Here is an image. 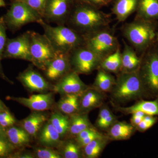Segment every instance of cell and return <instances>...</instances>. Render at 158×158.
Here are the masks:
<instances>
[{
  "mask_svg": "<svg viewBox=\"0 0 158 158\" xmlns=\"http://www.w3.org/2000/svg\"><path fill=\"white\" fill-rule=\"evenodd\" d=\"M15 120L14 117L0 122V126L2 127L6 128L11 127L15 123Z\"/></svg>",
  "mask_w": 158,
  "mask_h": 158,
  "instance_id": "42",
  "label": "cell"
},
{
  "mask_svg": "<svg viewBox=\"0 0 158 158\" xmlns=\"http://www.w3.org/2000/svg\"><path fill=\"white\" fill-rule=\"evenodd\" d=\"M13 117L11 113L8 110H6L5 111L0 113V122L5 121L9 118H12Z\"/></svg>",
  "mask_w": 158,
  "mask_h": 158,
  "instance_id": "43",
  "label": "cell"
},
{
  "mask_svg": "<svg viewBox=\"0 0 158 158\" xmlns=\"http://www.w3.org/2000/svg\"><path fill=\"white\" fill-rule=\"evenodd\" d=\"M97 131H98V130L94 127L88 128L82 131L81 133H79L78 135H77L75 138L74 140L76 141L77 142H78L79 141H81L83 139L87 138V137L90 135L92 133L95 132Z\"/></svg>",
  "mask_w": 158,
  "mask_h": 158,
  "instance_id": "39",
  "label": "cell"
},
{
  "mask_svg": "<svg viewBox=\"0 0 158 158\" xmlns=\"http://www.w3.org/2000/svg\"><path fill=\"white\" fill-rule=\"evenodd\" d=\"M158 118L157 116L145 115L143 120L136 127V130L140 132H144L156 123Z\"/></svg>",
  "mask_w": 158,
  "mask_h": 158,
  "instance_id": "33",
  "label": "cell"
},
{
  "mask_svg": "<svg viewBox=\"0 0 158 158\" xmlns=\"http://www.w3.org/2000/svg\"><path fill=\"white\" fill-rule=\"evenodd\" d=\"M60 154L65 158H80L83 156L82 148L75 140L65 141L62 144V153Z\"/></svg>",
  "mask_w": 158,
  "mask_h": 158,
  "instance_id": "31",
  "label": "cell"
},
{
  "mask_svg": "<svg viewBox=\"0 0 158 158\" xmlns=\"http://www.w3.org/2000/svg\"><path fill=\"white\" fill-rule=\"evenodd\" d=\"M102 60L84 45L77 48L70 53L71 69L79 74L91 73L100 68Z\"/></svg>",
  "mask_w": 158,
  "mask_h": 158,
  "instance_id": "9",
  "label": "cell"
},
{
  "mask_svg": "<svg viewBox=\"0 0 158 158\" xmlns=\"http://www.w3.org/2000/svg\"><path fill=\"white\" fill-rule=\"evenodd\" d=\"M145 114L141 112H136L132 114L131 118V123L136 128L142 120Z\"/></svg>",
  "mask_w": 158,
  "mask_h": 158,
  "instance_id": "40",
  "label": "cell"
},
{
  "mask_svg": "<svg viewBox=\"0 0 158 158\" xmlns=\"http://www.w3.org/2000/svg\"><path fill=\"white\" fill-rule=\"evenodd\" d=\"M98 69L92 87L102 93L111 92L115 85L116 79L110 73Z\"/></svg>",
  "mask_w": 158,
  "mask_h": 158,
  "instance_id": "26",
  "label": "cell"
},
{
  "mask_svg": "<svg viewBox=\"0 0 158 158\" xmlns=\"http://www.w3.org/2000/svg\"><path fill=\"white\" fill-rule=\"evenodd\" d=\"M0 156H2V155H1V154H0Z\"/></svg>",
  "mask_w": 158,
  "mask_h": 158,
  "instance_id": "48",
  "label": "cell"
},
{
  "mask_svg": "<svg viewBox=\"0 0 158 158\" xmlns=\"http://www.w3.org/2000/svg\"><path fill=\"white\" fill-rule=\"evenodd\" d=\"M67 21L69 27L85 35L106 28L110 17L98 8L81 3L72 9Z\"/></svg>",
  "mask_w": 158,
  "mask_h": 158,
  "instance_id": "1",
  "label": "cell"
},
{
  "mask_svg": "<svg viewBox=\"0 0 158 158\" xmlns=\"http://www.w3.org/2000/svg\"><path fill=\"white\" fill-rule=\"evenodd\" d=\"M3 57L23 59L31 62L30 31L12 39H7Z\"/></svg>",
  "mask_w": 158,
  "mask_h": 158,
  "instance_id": "10",
  "label": "cell"
},
{
  "mask_svg": "<svg viewBox=\"0 0 158 158\" xmlns=\"http://www.w3.org/2000/svg\"><path fill=\"white\" fill-rule=\"evenodd\" d=\"M6 110H6V108L4 106V104L0 101V113Z\"/></svg>",
  "mask_w": 158,
  "mask_h": 158,
  "instance_id": "45",
  "label": "cell"
},
{
  "mask_svg": "<svg viewBox=\"0 0 158 158\" xmlns=\"http://www.w3.org/2000/svg\"><path fill=\"white\" fill-rule=\"evenodd\" d=\"M48 1V0H22L32 9L37 11L42 17Z\"/></svg>",
  "mask_w": 158,
  "mask_h": 158,
  "instance_id": "35",
  "label": "cell"
},
{
  "mask_svg": "<svg viewBox=\"0 0 158 158\" xmlns=\"http://www.w3.org/2000/svg\"><path fill=\"white\" fill-rule=\"evenodd\" d=\"M106 136L104 135H103L101 133L99 132L98 131H97L95 132L92 133L90 135L87 137V138L83 139L81 141H79L78 142H77V144H78L80 147L81 148H82L85 146V145H87L88 143H90L91 141L96 139L97 138H102V137H104Z\"/></svg>",
  "mask_w": 158,
  "mask_h": 158,
  "instance_id": "37",
  "label": "cell"
},
{
  "mask_svg": "<svg viewBox=\"0 0 158 158\" xmlns=\"http://www.w3.org/2000/svg\"><path fill=\"white\" fill-rule=\"evenodd\" d=\"M137 18L155 21L158 20V0H139Z\"/></svg>",
  "mask_w": 158,
  "mask_h": 158,
  "instance_id": "23",
  "label": "cell"
},
{
  "mask_svg": "<svg viewBox=\"0 0 158 158\" xmlns=\"http://www.w3.org/2000/svg\"><path fill=\"white\" fill-rule=\"evenodd\" d=\"M101 108L99 110L98 116L95 123V125L98 128L100 126L102 123L108 116H110L113 113L110 108L107 106H101Z\"/></svg>",
  "mask_w": 158,
  "mask_h": 158,
  "instance_id": "36",
  "label": "cell"
},
{
  "mask_svg": "<svg viewBox=\"0 0 158 158\" xmlns=\"http://www.w3.org/2000/svg\"><path fill=\"white\" fill-rule=\"evenodd\" d=\"M104 99V93L90 86L80 96L79 113H88L102 106Z\"/></svg>",
  "mask_w": 158,
  "mask_h": 158,
  "instance_id": "16",
  "label": "cell"
},
{
  "mask_svg": "<svg viewBox=\"0 0 158 158\" xmlns=\"http://www.w3.org/2000/svg\"><path fill=\"white\" fill-rule=\"evenodd\" d=\"M6 134L9 141L15 146L28 145L31 141V136L23 128L11 127L6 131Z\"/></svg>",
  "mask_w": 158,
  "mask_h": 158,
  "instance_id": "29",
  "label": "cell"
},
{
  "mask_svg": "<svg viewBox=\"0 0 158 158\" xmlns=\"http://www.w3.org/2000/svg\"><path fill=\"white\" fill-rule=\"evenodd\" d=\"M81 94L62 95L57 103L60 112L68 116L79 113L80 98Z\"/></svg>",
  "mask_w": 158,
  "mask_h": 158,
  "instance_id": "25",
  "label": "cell"
},
{
  "mask_svg": "<svg viewBox=\"0 0 158 158\" xmlns=\"http://www.w3.org/2000/svg\"><path fill=\"white\" fill-rule=\"evenodd\" d=\"M35 156L38 158H62L60 153L52 149V148H37L34 149Z\"/></svg>",
  "mask_w": 158,
  "mask_h": 158,
  "instance_id": "32",
  "label": "cell"
},
{
  "mask_svg": "<svg viewBox=\"0 0 158 158\" xmlns=\"http://www.w3.org/2000/svg\"><path fill=\"white\" fill-rule=\"evenodd\" d=\"M39 24L57 53H69L84 44L85 39L83 34L69 27L64 25L52 27L44 20Z\"/></svg>",
  "mask_w": 158,
  "mask_h": 158,
  "instance_id": "2",
  "label": "cell"
},
{
  "mask_svg": "<svg viewBox=\"0 0 158 158\" xmlns=\"http://www.w3.org/2000/svg\"><path fill=\"white\" fill-rule=\"evenodd\" d=\"M121 65V53L118 48L113 53L102 59L100 68L110 73H117L120 72Z\"/></svg>",
  "mask_w": 158,
  "mask_h": 158,
  "instance_id": "28",
  "label": "cell"
},
{
  "mask_svg": "<svg viewBox=\"0 0 158 158\" xmlns=\"http://www.w3.org/2000/svg\"><path fill=\"white\" fill-rule=\"evenodd\" d=\"M19 1H22V0H19Z\"/></svg>",
  "mask_w": 158,
  "mask_h": 158,
  "instance_id": "49",
  "label": "cell"
},
{
  "mask_svg": "<svg viewBox=\"0 0 158 158\" xmlns=\"http://www.w3.org/2000/svg\"><path fill=\"white\" fill-rule=\"evenodd\" d=\"M7 27L4 20V16L0 18V70L1 69V62L3 58L4 50L7 41L6 35Z\"/></svg>",
  "mask_w": 158,
  "mask_h": 158,
  "instance_id": "34",
  "label": "cell"
},
{
  "mask_svg": "<svg viewBox=\"0 0 158 158\" xmlns=\"http://www.w3.org/2000/svg\"><path fill=\"white\" fill-rule=\"evenodd\" d=\"M9 98L36 112H43L50 110L54 102L52 92L34 94L29 98L10 97Z\"/></svg>",
  "mask_w": 158,
  "mask_h": 158,
  "instance_id": "15",
  "label": "cell"
},
{
  "mask_svg": "<svg viewBox=\"0 0 158 158\" xmlns=\"http://www.w3.org/2000/svg\"><path fill=\"white\" fill-rule=\"evenodd\" d=\"M30 34L31 62L44 70L57 53L44 34L41 35L35 31H30Z\"/></svg>",
  "mask_w": 158,
  "mask_h": 158,
  "instance_id": "7",
  "label": "cell"
},
{
  "mask_svg": "<svg viewBox=\"0 0 158 158\" xmlns=\"http://www.w3.org/2000/svg\"><path fill=\"white\" fill-rule=\"evenodd\" d=\"M156 39L158 43V32H156Z\"/></svg>",
  "mask_w": 158,
  "mask_h": 158,
  "instance_id": "47",
  "label": "cell"
},
{
  "mask_svg": "<svg viewBox=\"0 0 158 158\" xmlns=\"http://www.w3.org/2000/svg\"><path fill=\"white\" fill-rule=\"evenodd\" d=\"M71 70L69 53H57L46 65L45 76L50 81H58Z\"/></svg>",
  "mask_w": 158,
  "mask_h": 158,
  "instance_id": "14",
  "label": "cell"
},
{
  "mask_svg": "<svg viewBox=\"0 0 158 158\" xmlns=\"http://www.w3.org/2000/svg\"><path fill=\"white\" fill-rule=\"evenodd\" d=\"M48 120V117L45 113L34 111L22 121V126L31 137L36 138Z\"/></svg>",
  "mask_w": 158,
  "mask_h": 158,
  "instance_id": "19",
  "label": "cell"
},
{
  "mask_svg": "<svg viewBox=\"0 0 158 158\" xmlns=\"http://www.w3.org/2000/svg\"><path fill=\"white\" fill-rule=\"evenodd\" d=\"M39 132L38 140L44 146L54 148L61 144V136L48 120L43 126Z\"/></svg>",
  "mask_w": 158,
  "mask_h": 158,
  "instance_id": "20",
  "label": "cell"
},
{
  "mask_svg": "<svg viewBox=\"0 0 158 158\" xmlns=\"http://www.w3.org/2000/svg\"><path fill=\"white\" fill-rule=\"evenodd\" d=\"M4 18L7 28L12 31H17L30 23L39 24L44 20L37 11L19 0H15L12 3Z\"/></svg>",
  "mask_w": 158,
  "mask_h": 158,
  "instance_id": "5",
  "label": "cell"
},
{
  "mask_svg": "<svg viewBox=\"0 0 158 158\" xmlns=\"http://www.w3.org/2000/svg\"><path fill=\"white\" fill-rule=\"evenodd\" d=\"M69 116V127L68 134L74 138L84 130L94 127L89 120L88 113H79Z\"/></svg>",
  "mask_w": 158,
  "mask_h": 158,
  "instance_id": "24",
  "label": "cell"
},
{
  "mask_svg": "<svg viewBox=\"0 0 158 158\" xmlns=\"http://www.w3.org/2000/svg\"><path fill=\"white\" fill-rule=\"evenodd\" d=\"M73 0H48L46 6L43 19L58 25H64L71 12Z\"/></svg>",
  "mask_w": 158,
  "mask_h": 158,
  "instance_id": "11",
  "label": "cell"
},
{
  "mask_svg": "<svg viewBox=\"0 0 158 158\" xmlns=\"http://www.w3.org/2000/svg\"><path fill=\"white\" fill-rule=\"evenodd\" d=\"M116 110L124 114L141 112L146 115L158 117V97L153 101L141 100L129 107L115 106Z\"/></svg>",
  "mask_w": 158,
  "mask_h": 158,
  "instance_id": "17",
  "label": "cell"
},
{
  "mask_svg": "<svg viewBox=\"0 0 158 158\" xmlns=\"http://www.w3.org/2000/svg\"><path fill=\"white\" fill-rule=\"evenodd\" d=\"M121 61L120 73H131L139 70L141 60L134 49L125 44L121 53Z\"/></svg>",
  "mask_w": 158,
  "mask_h": 158,
  "instance_id": "21",
  "label": "cell"
},
{
  "mask_svg": "<svg viewBox=\"0 0 158 158\" xmlns=\"http://www.w3.org/2000/svg\"><path fill=\"white\" fill-rule=\"evenodd\" d=\"M139 0H116L112 12L119 22L124 21L137 10Z\"/></svg>",
  "mask_w": 158,
  "mask_h": 158,
  "instance_id": "22",
  "label": "cell"
},
{
  "mask_svg": "<svg viewBox=\"0 0 158 158\" xmlns=\"http://www.w3.org/2000/svg\"><path fill=\"white\" fill-rule=\"evenodd\" d=\"M139 72L149 96L158 97V48L150 49L145 54Z\"/></svg>",
  "mask_w": 158,
  "mask_h": 158,
  "instance_id": "8",
  "label": "cell"
},
{
  "mask_svg": "<svg viewBox=\"0 0 158 158\" xmlns=\"http://www.w3.org/2000/svg\"><path fill=\"white\" fill-rule=\"evenodd\" d=\"M2 139L0 138V154L3 156L9 152V148L8 144Z\"/></svg>",
  "mask_w": 158,
  "mask_h": 158,
  "instance_id": "41",
  "label": "cell"
},
{
  "mask_svg": "<svg viewBox=\"0 0 158 158\" xmlns=\"http://www.w3.org/2000/svg\"><path fill=\"white\" fill-rule=\"evenodd\" d=\"M136 131L131 123L116 120L107 131L106 136L112 141H123L129 139Z\"/></svg>",
  "mask_w": 158,
  "mask_h": 158,
  "instance_id": "18",
  "label": "cell"
},
{
  "mask_svg": "<svg viewBox=\"0 0 158 158\" xmlns=\"http://www.w3.org/2000/svg\"><path fill=\"white\" fill-rule=\"evenodd\" d=\"M6 132L4 131L3 128L0 126V138H6Z\"/></svg>",
  "mask_w": 158,
  "mask_h": 158,
  "instance_id": "44",
  "label": "cell"
},
{
  "mask_svg": "<svg viewBox=\"0 0 158 158\" xmlns=\"http://www.w3.org/2000/svg\"><path fill=\"white\" fill-rule=\"evenodd\" d=\"M79 75L73 71H70L58 80L53 86L52 90L62 95L81 94L90 86L86 85Z\"/></svg>",
  "mask_w": 158,
  "mask_h": 158,
  "instance_id": "12",
  "label": "cell"
},
{
  "mask_svg": "<svg viewBox=\"0 0 158 158\" xmlns=\"http://www.w3.org/2000/svg\"><path fill=\"white\" fill-rule=\"evenodd\" d=\"M154 22L137 18L124 26L125 37L138 52L147 50L155 39L156 32Z\"/></svg>",
  "mask_w": 158,
  "mask_h": 158,
  "instance_id": "4",
  "label": "cell"
},
{
  "mask_svg": "<svg viewBox=\"0 0 158 158\" xmlns=\"http://www.w3.org/2000/svg\"><path fill=\"white\" fill-rule=\"evenodd\" d=\"M48 121L56 130L61 138L68 134L69 127V118L68 115L62 113L52 114Z\"/></svg>",
  "mask_w": 158,
  "mask_h": 158,
  "instance_id": "30",
  "label": "cell"
},
{
  "mask_svg": "<svg viewBox=\"0 0 158 158\" xmlns=\"http://www.w3.org/2000/svg\"><path fill=\"white\" fill-rule=\"evenodd\" d=\"M17 79L25 88L31 92L43 93L50 88L49 82L32 67H29L20 73Z\"/></svg>",
  "mask_w": 158,
  "mask_h": 158,
  "instance_id": "13",
  "label": "cell"
},
{
  "mask_svg": "<svg viewBox=\"0 0 158 158\" xmlns=\"http://www.w3.org/2000/svg\"><path fill=\"white\" fill-rule=\"evenodd\" d=\"M84 45L102 59L118 49V43L113 32L106 28L83 35Z\"/></svg>",
  "mask_w": 158,
  "mask_h": 158,
  "instance_id": "6",
  "label": "cell"
},
{
  "mask_svg": "<svg viewBox=\"0 0 158 158\" xmlns=\"http://www.w3.org/2000/svg\"><path fill=\"white\" fill-rule=\"evenodd\" d=\"M81 2L88 4L97 8L108 6L113 0H80Z\"/></svg>",
  "mask_w": 158,
  "mask_h": 158,
  "instance_id": "38",
  "label": "cell"
},
{
  "mask_svg": "<svg viewBox=\"0 0 158 158\" xmlns=\"http://www.w3.org/2000/svg\"><path fill=\"white\" fill-rule=\"evenodd\" d=\"M110 93L113 100L118 103L149 97L139 70L131 73H120Z\"/></svg>",
  "mask_w": 158,
  "mask_h": 158,
  "instance_id": "3",
  "label": "cell"
},
{
  "mask_svg": "<svg viewBox=\"0 0 158 158\" xmlns=\"http://www.w3.org/2000/svg\"><path fill=\"white\" fill-rule=\"evenodd\" d=\"M5 6H6V3L4 0H0V8L5 7Z\"/></svg>",
  "mask_w": 158,
  "mask_h": 158,
  "instance_id": "46",
  "label": "cell"
},
{
  "mask_svg": "<svg viewBox=\"0 0 158 158\" xmlns=\"http://www.w3.org/2000/svg\"><path fill=\"white\" fill-rule=\"evenodd\" d=\"M106 136L97 138L82 148V154L84 157L98 158L109 142Z\"/></svg>",
  "mask_w": 158,
  "mask_h": 158,
  "instance_id": "27",
  "label": "cell"
}]
</instances>
